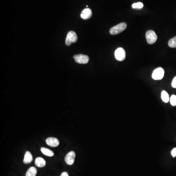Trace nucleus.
Masks as SVG:
<instances>
[{"label": "nucleus", "mask_w": 176, "mask_h": 176, "mask_svg": "<svg viewBox=\"0 0 176 176\" xmlns=\"http://www.w3.org/2000/svg\"><path fill=\"white\" fill-rule=\"evenodd\" d=\"M92 11L90 8H85L81 14V17L84 20H87L92 16Z\"/></svg>", "instance_id": "9"}, {"label": "nucleus", "mask_w": 176, "mask_h": 176, "mask_svg": "<svg viewBox=\"0 0 176 176\" xmlns=\"http://www.w3.org/2000/svg\"><path fill=\"white\" fill-rule=\"evenodd\" d=\"M170 104H171L173 106H176V96L172 95L170 98Z\"/></svg>", "instance_id": "17"}, {"label": "nucleus", "mask_w": 176, "mask_h": 176, "mask_svg": "<svg viewBox=\"0 0 176 176\" xmlns=\"http://www.w3.org/2000/svg\"><path fill=\"white\" fill-rule=\"evenodd\" d=\"M146 39L148 44L151 45L157 41L158 36L154 31L149 30L146 33Z\"/></svg>", "instance_id": "2"}, {"label": "nucleus", "mask_w": 176, "mask_h": 176, "mask_svg": "<svg viewBox=\"0 0 176 176\" xmlns=\"http://www.w3.org/2000/svg\"><path fill=\"white\" fill-rule=\"evenodd\" d=\"M164 75V71L162 68H158L157 69H155L152 73V78L154 80H161L163 78Z\"/></svg>", "instance_id": "4"}, {"label": "nucleus", "mask_w": 176, "mask_h": 176, "mask_svg": "<svg viewBox=\"0 0 176 176\" xmlns=\"http://www.w3.org/2000/svg\"><path fill=\"white\" fill-rule=\"evenodd\" d=\"M75 61L79 64H85L88 63L89 61V57L88 56L86 55H75L73 56Z\"/></svg>", "instance_id": "5"}, {"label": "nucleus", "mask_w": 176, "mask_h": 176, "mask_svg": "<svg viewBox=\"0 0 176 176\" xmlns=\"http://www.w3.org/2000/svg\"><path fill=\"white\" fill-rule=\"evenodd\" d=\"M60 176H69V175L67 172H64L61 174Z\"/></svg>", "instance_id": "20"}, {"label": "nucleus", "mask_w": 176, "mask_h": 176, "mask_svg": "<svg viewBox=\"0 0 176 176\" xmlns=\"http://www.w3.org/2000/svg\"><path fill=\"white\" fill-rule=\"evenodd\" d=\"M168 46L169 47L172 48H176V36L170 39L168 42Z\"/></svg>", "instance_id": "15"}, {"label": "nucleus", "mask_w": 176, "mask_h": 176, "mask_svg": "<svg viewBox=\"0 0 176 176\" xmlns=\"http://www.w3.org/2000/svg\"><path fill=\"white\" fill-rule=\"evenodd\" d=\"M115 57L117 60L119 61H122L125 59V51L123 48L119 47L117 49L115 52Z\"/></svg>", "instance_id": "6"}, {"label": "nucleus", "mask_w": 176, "mask_h": 176, "mask_svg": "<svg viewBox=\"0 0 176 176\" xmlns=\"http://www.w3.org/2000/svg\"><path fill=\"white\" fill-rule=\"evenodd\" d=\"M77 40V36L76 33L73 31L68 32L67 35L65 43L67 46H70L72 43H75Z\"/></svg>", "instance_id": "3"}, {"label": "nucleus", "mask_w": 176, "mask_h": 176, "mask_svg": "<svg viewBox=\"0 0 176 176\" xmlns=\"http://www.w3.org/2000/svg\"><path fill=\"white\" fill-rule=\"evenodd\" d=\"M37 173V171L36 168L35 167H31L27 170L26 176H36Z\"/></svg>", "instance_id": "12"}, {"label": "nucleus", "mask_w": 176, "mask_h": 176, "mask_svg": "<svg viewBox=\"0 0 176 176\" xmlns=\"http://www.w3.org/2000/svg\"><path fill=\"white\" fill-rule=\"evenodd\" d=\"M35 164L36 166L38 167H43L46 166V162L44 158H42L38 157L36 158Z\"/></svg>", "instance_id": "11"}, {"label": "nucleus", "mask_w": 176, "mask_h": 176, "mask_svg": "<svg viewBox=\"0 0 176 176\" xmlns=\"http://www.w3.org/2000/svg\"><path fill=\"white\" fill-rule=\"evenodd\" d=\"M172 87L174 88H176V76H175L172 82Z\"/></svg>", "instance_id": "18"}, {"label": "nucleus", "mask_w": 176, "mask_h": 176, "mask_svg": "<svg viewBox=\"0 0 176 176\" xmlns=\"http://www.w3.org/2000/svg\"><path fill=\"white\" fill-rule=\"evenodd\" d=\"M46 142L48 145L51 147H53L58 146L59 145V140L55 137H48L47 138Z\"/></svg>", "instance_id": "8"}, {"label": "nucleus", "mask_w": 176, "mask_h": 176, "mask_svg": "<svg viewBox=\"0 0 176 176\" xmlns=\"http://www.w3.org/2000/svg\"><path fill=\"white\" fill-rule=\"evenodd\" d=\"M126 27L127 24L125 23H121L112 27L110 30V33L113 35H118L119 33L123 32Z\"/></svg>", "instance_id": "1"}, {"label": "nucleus", "mask_w": 176, "mask_h": 176, "mask_svg": "<svg viewBox=\"0 0 176 176\" xmlns=\"http://www.w3.org/2000/svg\"><path fill=\"white\" fill-rule=\"evenodd\" d=\"M76 156V153L75 152L71 151L68 153L65 158V161L67 164L69 166L72 165L75 162Z\"/></svg>", "instance_id": "7"}, {"label": "nucleus", "mask_w": 176, "mask_h": 176, "mask_svg": "<svg viewBox=\"0 0 176 176\" xmlns=\"http://www.w3.org/2000/svg\"><path fill=\"white\" fill-rule=\"evenodd\" d=\"M171 155L173 157L175 158L176 157V148H174L172 150Z\"/></svg>", "instance_id": "19"}, {"label": "nucleus", "mask_w": 176, "mask_h": 176, "mask_svg": "<svg viewBox=\"0 0 176 176\" xmlns=\"http://www.w3.org/2000/svg\"><path fill=\"white\" fill-rule=\"evenodd\" d=\"M161 98L165 103H168L170 101V97H169L168 93L166 91H162L161 93Z\"/></svg>", "instance_id": "14"}, {"label": "nucleus", "mask_w": 176, "mask_h": 176, "mask_svg": "<svg viewBox=\"0 0 176 176\" xmlns=\"http://www.w3.org/2000/svg\"><path fill=\"white\" fill-rule=\"evenodd\" d=\"M41 151L42 152L43 154L48 157H52L54 156V153L51 150H50L47 148L45 147H42L41 148Z\"/></svg>", "instance_id": "13"}, {"label": "nucleus", "mask_w": 176, "mask_h": 176, "mask_svg": "<svg viewBox=\"0 0 176 176\" xmlns=\"http://www.w3.org/2000/svg\"><path fill=\"white\" fill-rule=\"evenodd\" d=\"M33 160L32 154L29 151H27L25 153V157H24V163L25 164H29L32 162Z\"/></svg>", "instance_id": "10"}, {"label": "nucleus", "mask_w": 176, "mask_h": 176, "mask_svg": "<svg viewBox=\"0 0 176 176\" xmlns=\"http://www.w3.org/2000/svg\"><path fill=\"white\" fill-rule=\"evenodd\" d=\"M132 6L135 9H141L143 7V4L141 2H137L133 4Z\"/></svg>", "instance_id": "16"}]
</instances>
